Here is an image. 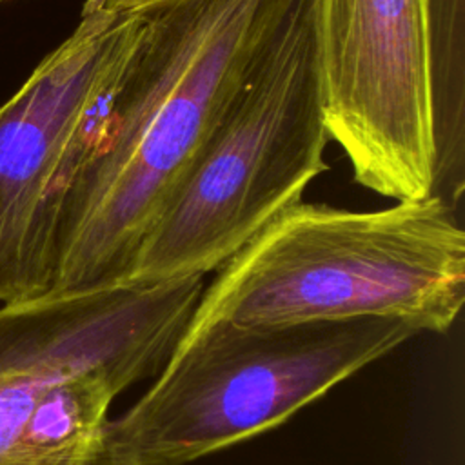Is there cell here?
<instances>
[{
	"label": "cell",
	"mask_w": 465,
	"mask_h": 465,
	"mask_svg": "<svg viewBox=\"0 0 465 465\" xmlns=\"http://www.w3.org/2000/svg\"><path fill=\"white\" fill-rule=\"evenodd\" d=\"M289 0H160L109 91L54 220L49 294L124 283L163 203Z\"/></svg>",
	"instance_id": "1"
},
{
	"label": "cell",
	"mask_w": 465,
	"mask_h": 465,
	"mask_svg": "<svg viewBox=\"0 0 465 465\" xmlns=\"http://www.w3.org/2000/svg\"><path fill=\"white\" fill-rule=\"evenodd\" d=\"M216 271L187 327L381 318L443 334L465 302V231L434 194L374 211L300 200Z\"/></svg>",
	"instance_id": "2"
},
{
	"label": "cell",
	"mask_w": 465,
	"mask_h": 465,
	"mask_svg": "<svg viewBox=\"0 0 465 465\" xmlns=\"http://www.w3.org/2000/svg\"><path fill=\"white\" fill-rule=\"evenodd\" d=\"M316 0H289L187 171L143 236L124 283L203 278L327 169Z\"/></svg>",
	"instance_id": "3"
},
{
	"label": "cell",
	"mask_w": 465,
	"mask_h": 465,
	"mask_svg": "<svg viewBox=\"0 0 465 465\" xmlns=\"http://www.w3.org/2000/svg\"><path fill=\"white\" fill-rule=\"evenodd\" d=\"M203 287L194 276L0 305V465H84L114 398L160 372Z\"/></svg>",
	"instance_id": "4"
},
{
	"label": "cell",
	"mask_w": 465,
	"mask_h": 465,
	"mask_svg": "<svg viewBox=\"0 0 465 465\" xmlns=\"http://www.w3.org/2000/svg\"><path fill=\"white\" fill-rule=\"evenodd\" d=\"M418 332L361 318L280 327H187L102 445L129 465H187L263 434Z\"/></svg>",
	"instance_id": "5"
},
{
	"label": "cell",
	"mask_w": 465,
	"mask_h": 465,
	"mask_svg": "<svg viewBox=\"0 0 465 465\" xmlns=\"http://www.w3.org/2000/svg\"><path fill=\"white\" fill-rule=\"evenodd\" d=\"M140 22L142 11L82 13L0 105V305L53 289L58 202Z\"/></svg>",
	"instance_id": "6"
},
{
	"label": "cell",
	"mask_w": 465,
	"mask_h": 465,
	"mask_svg": "<svg viewBox=\"0 0 465 465\" xmlns=\"http://www.w3.org/2000/svg\"><path fill=\"white\" fill-rule=\"evenodd\" d=\"M329 140L354 180L394 202L432 191L425 0H316Z\"/></svg>",
	"instance_id": "7"
},
{
	"label": "cell",
	"mask_w": 465,
	"mask_h": 465,
	"mask_svg": "<svg viewBox=\"0 0 465 465\" xmlns=\"http://www.w3.org/2000/svg\"><path fill=\"white\" fill-rule=\"evenodd\" d=\"M432 191L452 211L465 191V0H425Z\"/></svg>",
	"instance_id": "8"
},
{
	"label": "cell",
	"mask_w": 465,
	"mask_h": 465,
	"mask_svg": "<svg viewBox=\"0 0 465 465\" xmlns=\"http://www.w3.org/2000/svg\"><path fill=\"white\" fill-rule=\"evenodd\" d=\"M160 0H85L82 13L91 11H107V13H127V11H140L151 4Z\"/></svg>",
	"instance_id": "9"
},
{
	"label": "cell",
	"mask_w": 465,
	"mask_h": 465,
	"mask_svg": "<svg viewBox=\"0 0 465 465\" xmlns=\"http://www.w3.org/2000/svg\"><path fill=\"white\" fill-rule=\"evenodd\" d=\"M84 465H129V463H124V461L116 460L114 456H111V454L104 449V445L100 443L98 449L87 458V461H85Z\"/></svg>",
	"instance_id": "10"
}]
</instances>
